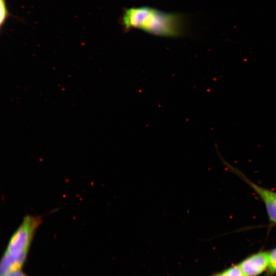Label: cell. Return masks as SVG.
Here are the masks:
<instances>
[{
	"label": "cell",
	"instance_id": "7",
	"mask_svg": "<svg viewBox=\"0 0 276 276\" xmlns=\"http://www.w3.org/2000/svg\"><path fill=\"white\" fill-rule=\"evenodd\" d=\"M220 276H246L239 266L229 268L220 274Z\"/></svg>",
	"mask_w": 276,
	"mask_h": 276
},
{
	"label": "cell",
	"instance_id": "9",
	"mask_svg": "<svg viewBox=\"0 0 276 276\" xmlns=\"http://www.w3.org/2000/svg\"><path fill=\"white\" fill-rule=\"evenodd\" d=\"M214 276H220V274H219L216 275H214Z\"/></svg>",
	"mask_w": 276,
	"mask_h": 276
},
{
	"label": "cell",
	"instance_id": "6",
	"mask_svg": "<svg viewBox=\"0 0 276 276\" xmlns=\"http://www.w3.org/2000/svg\"><path fill=\"white\" fill-rule=\"evenodd\" d=\"M0 26L2 29L6 20L9 16L5 0H0Z\"/></svg>",
	"mask_w": 276,
	"mask_h": 276
},
{
	"label": "cell",
	"instance_id": "2",
	"mask_svg": "<svg viewBox=\"0 0 276 276\" xmlns=\"http://www.w3.org/2000/svg\"><path fill=\"white\" fill-rule=\"evenodd\" d=\"M42 222L40 216H25L9 239L1 262V275L21 269L35 233Z\"/></svg>",
	"mask_w": 276,
	"mask_h": 276
},
{
	"label": "cell",
	"instance_id": "5",
	"mask_svg": "<svg viewBox=\"0 0 276 276\" xmlns=\"http://www.w3.org/2000/svg\"><path fill=\"white\" fill-rule=\"evenodd\" d=\"M276 273V247L269 252V263L268 267V276H272Z\"/></svg>",
	"mask_w": 276,
	"mask_h": 276
},
{
	"label": "cell",
	"instance_id": "1",
	"mask_svg": "<svg viewBox=\"0 0 276 276\" xmlns=\"http://www.w3.org/2000/svg\"><path fill=\"white\" fill-rule=\"evenodd\" d=\"M120 23L126 31L135 29L164 37H179L183 36L187 30L186 19L182 14L148 6L124 9Z\"/></svg>",
	"mask_w": 276,
	"mask_h": 276
},
{
	"label": "cell",
	"instance_id": "10",
	"mask_svg": "<svg viewBox=\"0 0 276 276\" xmlns=\"http://www.w3.org/2000/svg\"><path fill=\"white\" fill-rule=\"evenodd\" d=\"M275 196H276V192H275Z\"/></svg>",
	"mask_w": 276,
	"mask_h": 276
},
{
	"label": "cell",
	"instance_id": "8",
	"mask_svg": "<svg viewBox=\"0 0 276 276\" xmlns=\"http://www.w3.org/2000/svg\"><path fill=\"white\" fill-rule=\"evenodd\" d=\"M1 276H28L21 269H17L7 272Z\"/></svg>",
	"mask_w": 276,
	"mask_h": 276
},
{
	"label": "cell",
	"instance_id": "4",
	"mask_svg": "<svg viewBox=\"0 0 276 276\" xmlns=\"http://www.w3.org/2000/svg\"><path fill=\"white\" fill-rule=\"evenodd\" d=\"M269 253L261 251L247 258L239 265L246 276H257L268 267Z\"/></svg>",
	"mask_w": 276,
	"mask_h": 276
},
{
	"label": "cell",
	"instance_id": "3",
	"mask_svg": "<svg viewBox=\"0 0 276 276\" xmlns=\"http://www.w3.org/2000/svg\"><path fill=\"white\" fill-rule=\"evenodd\" d=\"M232 171L246 182L259 196L263 201L270 220L276 224V196L275 192L258 186L247 178L242 172L225 162Z\"/></svg>",
	"mask_w": 276,
	"mask_h": 276
}]
</instances>
